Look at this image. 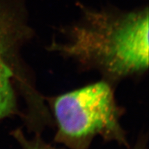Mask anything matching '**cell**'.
<instances>
[{
    "mask_svg": "<svg viewBox=\"0 0 149 149\" xmlns=\"http://www.w3.org/2000/svg\"><path fill=\"white\" fill-rule=\"evenodd\" d=\"M26 43L15 42L0 44V120L20 115L18 94L23 98L25 110L36 114L45 109L44 99L37 91L22 60L21 50Z\"/></svg>",
    "mask_w": 149,
    "mask_h": 149,
    "instance_id": "cell-3",
    "label": "cell"
},
{
    "mask_svg": "<svg viewBox=\"0 0 149 149\" xmlns=\"http://www.w3.org/2000/svg\"><path fill=\"white\" fill-rule=\"evenodd\" d=\"M33 31L22 10L0 3V44L13 42H26Z\"/></svg>",
    "mask_w": 149,
    "mask_h": 149,
    "instance_id": "cell-4",
    "label": "cell"
},
{
    "mask_svg": "<svg viewBox=\"0 0 149 149\" xmlns=\"http://www.w3.org/2000/svg\"><path fill=\"white\" fill-rule=\"evenodd\" d=\"M56 126L55 141L69 149H88L93 139L129 147L121 124L124 110L113 84L102 79L48 100Z\"/></svg>",
    "mask_w": 149,
    "mask_h": 149,
    "instance_id": "cell-2",
    "label": "cell"
},
{
    "mask_svg": "<svg viewBox=\"0 0 149 149\" xmlns=\"http://www.w3.org/2000/svg\"><path fill=\"white\" fill-rule=\"evenodd\" d=\"M132 149H147L146 143L145 142L144 138L140 139V140L138 141V143H137V144L134 146V148Z\"/></svg>",
    "mask_w": 149,
    "mask_h": 149,
    "instance_id": "cell-6",
    "label": "cell"
},
{
    "mask_svg": "<svg viewBox=\"0 0 149 149\" xmlns=\"http://www.w3.org/2000/svg\"><path fill=\"white\" fill-rule=\"evenodd\" d=\"M12 135L17 141L20 149H61L46 142L40 134L37 133L32 138H27L23 130L17 128L12 132Z\"/></svg>",
    "mask_w": 149,
    "mask_h": 149,
    "instance_id": "cell-5",
    "label": "cell"
},
{
    "mask_svg": "<svg viewBox=\"0 0 149 149\" xmlns=\"http://www.w3.org/2000/svg\"><path fill=\"white\" fill-rule=\"evenodd\" d=\"M52 51L95 70L112 84L141 75L148 68V9L123 13L85 10Z\"/></svg>",
    "mask_w": 149,
    "mask_h": 149,
    "instance_id": "cell-1",
    "label": "cell"
}]
</instances>
